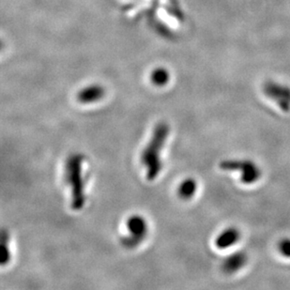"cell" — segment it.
I'll return each mask as SVG.
<instances>
[{
	"instance_id": "cell-3",
	"label": "cell",
	"mask_w": 290,
	"mask_h": 290,
	"mask_svg": "<svg viewBox=\"0 0 290 290\" xmlns=\"http://www.w3.org/2000/svg\"><path fill=\"white\" fill-rule=\"evenodd\" d=\"M220 168L225 171H237L241 173V181L251 185L261 178V170L257 164L250 160H225L220 164Z\"/></svg>"
},
{
	"instance_id": "cell-2",
	"label": "cell",
	"mask_w": 290,
	"mask_h": 290,
	"mask_svg": "<svg viewBox=\"0 0 290 290\" xmlns=\"http://www.w3.org/2000/svg\"><path fill=\"white\" fill-rule=\"evenodd\" d=\"M84 156L72 153L67 158L64 167V179L71 191V208L80 210L86 204L85 181L83 178L82 165Z\"/></svg>"
},
{
	"instance_id": "cell-6",
	"label": "cell",
	"mask_w": 290,
	"mask_h": 290,
	"mask_svg": "<svg viewBox=\"0 0 290 290\" xmlns=\"http://www.w3.org/2000/svg\"><path fill=\"white\" fill-rule=\"evenodd\" d=\"M241 240V232L236 227H228L221 232L215 240V246L221 250L234 246Z\"/></svg>"
},
{
	"instance_id": "cell-12",
	"label": "cell",
	"mask_w": 290,
	"mask_h": 290,
	"mask_svg": "<svg viewBox=\"0 0 290 290\" xmlns=\"http://www.w3.org/2000/svg\"><path fill=\"white\" fill-rule=\"evenodd\" d=\"M278 249L284 258H290V239H284L280 241Z\"/></svg>"
},
{
	"instance_id": "cell-11",
	"label": "cell",
	"mask_w": 290,
	"mask_h": 290,
	"mask_svg": "<svg viewBox=\"0 0 290 290\" xmlns=\"http://www.w3.org/2000/svg\"><path fill=\"white\" fill-rule=\"evenodd\" d=\"M150 78H151V81L154 85L163 87L169 82V72L164 68H157L156 70L152 71Z\"/></svg>"
},
{
	"instance_id": "cell-1",
	"label": "cell",
	"mask_w": 290,
	"mask_h": 290,
	"mask_svg": "<svg viewBox=\"0 0 290 290\" xmlns=\"http://www.w3.org/2000/svg\"><path fill=\"white\" fill-rule=\"evenodd\" d=\"M169 125L166 122H159L154 128L151 138L141 153V163L147 169V179L152 181L158 178L163 163L161 152L169 136Z\"/></svg>"
},
{
	"instance_id": "cell-10",
	"label": "cell",
	"mask_w": 290,
	"mask_h": 290,
	"mask_svg": "<svg viewBox=\"0 0 290 290\" xmlns=\"http://www.w3.org/2000/svg\"><path fill=\"white\" fill-rule=\"evenodd\" d=\"M9 241H10V235L7 230L3 229L1 232V265L5 266L11 260V252L9 248Z\"/></svg>"
},
{
	"instance_id": "cell-5",
	"label": "cell",
	"mask_w": 290,
	"mask_h": 290,
	"mask_svg": "<svg viewBox=\"0 0 290 290\" xmlns=\"http://www.w3.org/2000/svg\"><path fill=\"white\" fill-rule=\"evenodd\" d=\"M266 94L274 100L284 112L290 111V88L282 87L276 84H268L266 86Z\"/></svg>"
},
{
	"instance_id": "cell-8",
	"label": "cell",
	"mask_w": 290,
	"mask_h": 290,
	"mask_svg": "<svg viewBox=\"0 0 290 290\" xmlns=\"http://www.w3.org/2000/svg\"><path fill=\"white\" fill-rule=\"evenodd\" d=\"M104 92V88L102 86L91 85L81 89L77 95V99L82 104H92L103 98Z\"/></svg>"
},
{
	"instance_id": "cell-9",
	"label": "cell",
	"mask_w": 290,
	"mask_h": 290,
	"mask_svg": "<svg viewBox=\"0 0 290 290\" xmlns=\"http://www.w3.org/2000/svg\"><path fill=\"white\" fill-rule=\"evenodd\" d=\"M197 182L194 179H186L178 188V195L183 200L191 199L197 192Z\"/></svg>"
},
{
	"instance_id": "cell-7",
	"label": "cell",
	"mask_w": 290,
	"mask_h": 290,
	"mask_svg": "<svg viewBox=\"0 0 290 290\" xmlns=\"http://www.w3.org/2000/svg\"><path fill=\"white\" fill-rule=\"evenodd\" d=\"M247 259L248 258L245 253L237 252L232 254L223 261L222 268L225 274H236L246 265Z\"/></svg>"
},
{
	"instance_id": "cell-4",
	"label": "cell",
	"mask_w": 290,
	"mask_h": 290,
	"mask_svg": "<svg viewBox=\"0 0 290 290\" xmlns=\"http://www.w3.org/2000/svg\"><path fill=\"white\" fill-rule=\"evenodd\" d=\"M126 225L130 234L122 237L121 244L127 249H134L148 234L147 221L140 215H133L127 220Z\"/></svg>"
}]
</instances>
